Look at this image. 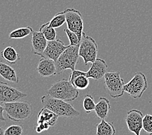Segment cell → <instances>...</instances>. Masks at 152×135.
<instances>
[{"label":"cell","instance_id":"cell-1","mask_svg":"<svg viewBox=\"0 0 152 135\" xmlns=\"http://www.w3.org/2000/svg\"><path fill=\"white\" fill-rule=\"evenodd\" d=\"M40 99L44 107L51 110L58 116L75 117L80 115V112L71 104L64 100L55 98L49 94L43 96Z\"/></svg>","mask_w":152,"mask_h":135},{"label":"cell","instance_id":"cell-2","mask_svg":"<svg viewBox=\"0 0 152 135\" xmlns=\"http://www.w3.org/2000/svg\"><path fill=\"white\" fill-rule=\"evenodd\" d=\"M47 93L51 97L66 101H74L79 96L78 89L72 85L70 80L64 78L51 85Z\"/></svg>","mask_w":152,"mask_h":135},{"label":"cell","instance_id":"cell-3","mask_svg":"<svg viewBox=\"0 0 152 135\" xmlns=\"http://www.w3.org/2000/svg\"><path fill=\"white\" fill-rule=\"evenodd\" d=\"M8 118L13 122L25 121L32 116L33 107L29 102L14 101L6 103L3 105Z\"/></svg>","mask_w":152,"mask_h":135},{"label":"cell","instance_id":"cell-4","mask_svg":"<svg viewBox=\"0 0 152 135\" xmlns=\"http://www.w3.org/2000/svg\"><path fill=\"white\" fill-rule=\"evenodd\" d=\"M79 46H70L66 49L61 56L55 61L57 74H61L66 70H75V66L77 64L79 55Z\"/></svg>","mask_w":152,"mask_h":135},{"label":"cell","instance_id":"cell-5","mask_svg":"<svg viewBox=\"0 0 152 135\" xmlns=\"http://www.w3.org/2000/svg\"><path fill=\"white\" fill-rule=\"evenodd\" d=\"M98 44L93 38L83 33L79 46V55L83 59L85 65L94 62L98 57Z\"/></svg>","mask_w":152,"mask_h":135},{"label":"cell","instance_id":"cell-6","mask_svg":"<svg viewBox=\"0 0 152 135\" xmlns=\"http://www.w3.org/2000/svg\"><path fill=\"white\" fill-rule=\"evenodd\" d=\"M148 88L146 75L142 72H137L131 80L124 85V92L134 99L140 98Z\"/></svg>","mask_w":152,"mask_h":135},{"label":"cell","instance_id":"cell-7","mask_svg":"<svg viewBox=\"0 0 152 135\" xmlns=\"http://www.w3.org/2000/svg\"><path fill=\"white\" fill-rule=\"evenodd\" d=\"M104 80L105 88L111 98H118L124 95L125 82L119 72H107Z\"/></svg>","mask_w":152,"mask_h":135},{"label":"cell","instance_id":"cell-8","mask_svg":"<svg viewBox=\"0 0 152 135\" xmlns=\"http://www.w3.org/2000/svg\"><path fill=\"white\" fill-rule=\"evenodd\" d=\"M64 11L67 28L77 34L81 40L82 34L83 33V20L81 13L74 8H68Z\"/></svg>","mask_w":152,"mask_h":135},{"label":"cell","instance_id":"cell-9","mask_svg":"<svg viewBox=\"0 0 152 135\" xmlns=\"http://www.w3.org/2000/svg\"><path fill=\"white\" fill-rule=\"evenodd\" d=\"M27 96V93L20 91L7 83L0 81V103L4 104L16 101Z\"/></svg>","mask_w":152,"mask_h":135},{"label":"cell","instance_id":"cell-10","mask_svg":"<svg viewBox=\"0 0 152 135\" xmlns=\"http://www.w3.org/2000/svg\"><path fill=\"white\" fill-rule=\"evenodd\" d=\"M143 117L142 112L138 109H131L127 112L125 121L131 133L135 135H140V132L142 129Z\"/></svg>","mask_w":152,"mask_h":135},{"label":"cell","instance_id":"cell-11","mask_svg":"<svg viewBox=\"0 0 152 135\" xmlns=\"http://www.w3.org/2000/svg\"><path fill=\"white\" fill-rule=\"evenodd\" d=\"M68 46H65L63 41L59 39H56L52 41H48L47 46L45 49L44 53L41 55V57L50 58L55 62L61 56L66 49H67Z\"/></svg>","mask_w":152,"mask_h":135},{"label":"cell","instance_id":"cell-12","mask_svg":"<svg viewBox=\"0 0 152 135\" xmlns=\"http://www.w3.org/2000/svg\"><path fill=\"white\" fill-rule=\"evenodd\" d=\"M108 65L102 58H97L91 65L88 72H86L88 78H92L95 81H98L104 77L106 73L107 72Z\"/></svg>","mask_w":152,"mask_h":135},{"label":"cell","instance_id":"cell-13","mask_svg":"<svg viewBox=\"0 0 152 135\" xmlns=\"http://www.w3.org/2000/svg\"><path fill=\"white\" fill-rule=\"evenodd\" d=\"M37 71L41 77H48L57 75L55 62L50 58L42 57L37 65Z\"/></svg>","mask_w":152,"mask_h":135},{"label":"cell","instance_id":"cell-14","mask_svg":"<svg viewBox=\"0 0 152 135\" xmlns=\"http://www.w3.org/2000/svg\"><path fill=\"white\" fill-rule=\"evenodd\" d=\"M48 40L40 31H33L31 39V51L34 55H42L48 44Z\"/></svg>","mask_w":152,"mask_h":135},{"label":"cell","instance_id":"cell-15","mask_svg":"<svg viewBox=\"0 0 152 135\" xmlns=\"http://www.w3.org/2000/svg\"><path fill=\"white\" fill-rule=\"evenodd\" d=\"M69 80L76 88L79 90L86 89L90 83L89 78L86 75V72L80 70L72 71Z\"/></svg>","mask_w":152,"mask_h":135},{"label":"cell","instance_id":"cell-16","mask_svg":"<svg viewBox=\"0 0 152 135\" xmlns=\"http://www.w3.org/2000/svg\"><path fill=\"white\" fill-rule=\"evenodd\" d=\"M58 116L55 114L51 110L46 107H43L38 114L37 124L46 123L49 124L51 127L54 126L57 123Z\"/></svg>","mask_w":152,"mask_h":135},{"label":"cell","instance_id":"cell-17","mask_svg":"<svg viewBox=\"0 0 152 135\" xmlns=\"http://www.w3.org/2000/svg\"><path fill=\"white\" fill-rule=\"evenodd\" d=\"M0 75L8 81L14 83L19 82V78L15 69L2 61H0Z\"/></svg>","mask_w":152,"mask_h":135},{"label":"cell","instance_id":"cell-18","mask_svg":"<svg viewBox=\"0 0 152 135\" xmlns=\"http://www.w3.org/2000/svg\"><path fill=\"white\" fill-rule=\"evenodd\" d=\"M110 109V104L109 100L105 97H100L98 102L96 104L94 110L96 116L101 120L105 119L108 116Z\"/></svg>","mask_w":152,"mask_h":135},{"label":"cell","instance_id":"cell-19","mask_svg":"<svg viewBox=\"0 0 152 135\" xmlns=\"http://www.w3.org/2000/svg\"><path fill=\"white\" fill-rule=\"evenodd\" d=\"M1 56L5 61L11 64H15L20 59V55L12 46L6 47L1 51Z\"/></svg>","mask_w":152,"mask_h":135},{"label":"cell","instance_id":"cell-20","mask_svg":"<svg viewBox=\"0 0 152 135\" xmlns=\"http://www.w3.org/2000/svg\"><path fill=\"white\" fill-rule=\"evenodd\" d=\"M115 133L116 130L113 123L106 122L105 119L102 120L96 126L97 135H115Z\"/></svg>","mask_w":152,"mask_h":135},{"label":"cell","instance_id":"cell-21","mask_svg":"<svg viewBox=\"0 0 152 135\" xmlns=\"http://www.w3.org/2000/svg\"><path fill=\"white\" fill-rule=\"evenodd\" d=\"M33 31V28L30 26L20 27L12 31L9 33V37L10 39H21L32 34Z\"/></svg>","mask_w":152,"mask_h":135},{"label":"cell","instance_id":"cell-22","mask_svg":"<svg viewBox=\"0 0 152 135\" xmlns=\"http://www.w3.org/2000/svg\"><path fill=\"white\" fill-rule=\"evenodd\" d=\"M40 32L42 33L48 41H52L56 40L57 32L55 29L50 25L49 22L44 23L41 26L39 29Z\"/></svg>","mask_w":152,"mask_h":135},{"label":"cell","instance_id":"cell-23","mask_svg":"<svg viewBox=\"0 0 152 135\" xmlns=\"http://www.w3.org/2000/svg\"><path fill=\"white\" fill-rule=\"evenodd\" d=\"M65 22L66 16L64 10L63 11L57 13L56 15L54 16L53 18L49 22L50 25L55 29L58 28V27H60L62 26H63Z\"/></svg>","mask_w":152,"mask_h":135},{"label":"cell","instance_id":"cell-24","mask_svg":"<svg viewBox=\"0 0 152 135\" xmlns=\"http://www.w3.org/2000/svg\"><path fill=\"white\" fill-rule=\"evenodd\" d=\"M96 104L94 98L92 96L87 94L85 95L83 98V109L85 111L87 114L91 113L93 110H95Z\"/></svg>","mask_w":152,"mask_h":135},{"label":"cell","instance_id":"cell-25","mask_svg":"<svg viewBox=\"0 0 152 135\" xmlns=\"http://www.w3.org/2000/svg\"><path fill=\"white\" fill-rule=\"evenodd\" d=\"M142 129L148 134L152 135V115L147 114L144 116Z\"/></svg>","mask_w":152,"mask_h":135},{"label":"cell","instance_id":"cell-26","mask_svg":"<svg viewBox=\"0 0 152 135\" xmlns=\"http://www.w3.org/2000/svg\"><path fill=\"white\" fill-rule=\"evenodd\" d=\"M23 127L18 125H12L5 130V135H22Z\"/></svg>","mask_w":152,"mask_h":135},{"label":"cell","instance_id":"cell-27","mask_svg":"<svg viewBox=\"0 0 152 135\" xmlns=\"http://www.w3.org/2000/svg\"><path fill=\"white\" fill-rule=\"evenodd\" d=\"M64 31L65 33L66 34L69 41H70V44L69 45H70V46H77V45H79L81 40L79 39L77 34L72 32L70 30H69L67 27L65 28Z\"/></svg>","mask_w":152,"mask_h":135},{"label":"cell","instance_id":"cell-28","mask_svg":"<svg viewBox=\"0 0 152 135\" xmlns=\"http://www.w3.org/2000/svg\"><path fill=\"white\" fill-rule=\"evenodd\" d=\"M51 126L49 124L46 123H38L37 126L35 127V131L36 132L38 133H40L43 132L44 131H47L50 129V127Z\"/></svg>","mask_w":152,"mask_h":135},{"label":"cell","instance_id":"cell-29","mask_svg":"<svg viewBox=\"0 0 152 135\" xmlns=\"http://www.w3.org/2000/svg\"><path fill=\"white\" fill-rule=\"evenodd\" d=\"M4 107L0 105V121H3V122H5L6 120L4 117V116H3V112H4Z\"/></svg>","mask_w":152,"mask_h":135},{"label":"cell","instance_id":"cell-30","mask_svg":"<svg viewBox=\"0 0 152 135\" xmlns=\"http://www.w3.org/2000/svg\"><path fill=\"white\" fill-rule=\"evenodd\" d=\"M0 135H5V129L0 126Z\"/></svg>","mask_w":152,"mask_h":135}]
</instances>
